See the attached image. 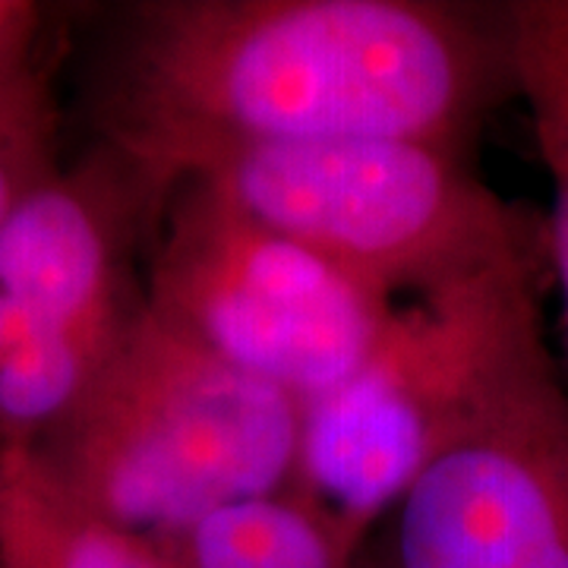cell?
I'll return each instance as SVG.
<instances>
[{
  "mask_svg": "<svg viewBox=\"0 0 568 568\" xmlns=\"http://www.w3.org/2000/svg\"><path fill=\"white\" fill-rule=\"evenodd\" d=\"M304 405L209 354L145 304L80 405L26 448L73 503L145 537L294 484Z\"/></svg>",
  "mask_w": 568,
  "mask_h": 568,
  "instance_id": "7a4b0ae2",
  "label": "cell"
},
{
  "mask_svg": "<svg viewBox=\"0 0 568 568\" xmlns=\"http://www.w3.org/2000/svg\"><path fill=\"white\" fill-rule=\"evenodd\" d=\"M515 80L528 102L534 140L552 186L547 246L562 287L568 332V0H515Z\"/></svg>",
  "mask_w": 568,
  "mask_h": 568,
  "instance_id": "30bf717a",
  "label": "cell"
},
{
  "mask_svg": "<svg viewBox=\"0 0 568 568\" xmlns=\"http://www.w3.org/2000/svg\"><path fill=\"white\" fill-rule=\"evenodd\" d=\"M29 332H32L29 320H26L20 310L0 294V357H7V354L20 345Z\"/></svg>",
  "mask_w": 568,
  "mask_h": 568,
  "instance_id": "5bb4252c",
  "label": "cell"
},
{
  "mask_svg": "<svg viewBox=\"0 0 568 568\" xmlns=\"http://www.w3.org/2000/svg\"><path fill=\"white\" fill-rule=\"evenodd\" d=\"M203 181L392 304L508 268H540L544 231L474 171L424 142H313L203 155Z\"/></svg>",
  "mask_w": 568,
  "mask_h": 568,
  "instance_id": "3957f363",
  "label": "cell"
},
{
  "mask_svg": "<svg viewBox=\"0 0 568 568\" xmlns=\"http://www.w3.org/2000/svg\"><path fill=\"white\" fill-rule=\"evenodd\" d=\"M142 304L304 407L364 364L398 306L203 181L178 183L164 209Z\"/></svg>",
  "mask_w": 568,
  "mask_h": 568,
  "instance_id": "5b68a950",
  "label": "cell"
},
{
  "mask_svg": "<svg viewBox=\"0 0 568 568\" xmlns=\"http://www.w3.org/2000/svg\"><path fill=\"white\" fill-rule=\"evenodd\" d=\"M540 332V268L398 304L364 364L304 407L291 489L369 537L499 366Z\"/></svg>",
  "mask_w": 568,
  "mask_h": 568,
  "instance_id": "277c9868",
  "label": "cell"
},
{
  "mask_svg": "<svg viewBox=\"0 0 568 568\" xmlns=\"http://www.w3.org/2000/svg\"><path fill=\"white\" fill-rule=\"evenodd\" d=\"M388 568H568V388L518 347L386 515Z\"/></svg>",
  "mask_w": 568,
  "mask_h": 568,
  "instance_id": "8992f818",
  "label": "cell"
},
{
  "mask_svg": "<svg viewBox=\"0 0 568 568\" xmlns=\"http://www.w3.org/2000/svg\"><path fill=\"white\" fill-rule=\"evenodd\" d=\"M518 95L508 3L149 0L121 17L102 140L171 181L224 149L424 142L470 155Z\"/></svg>",
  "mask_w": 568,
  "mask_h": 568,
  "instance_id": "6da1fadb",
  "label": "cell"
},
{
  "mask_svg": "<svg viewBox=\"0 0 568 568\" xmlns=\"http://www.w3.org/2000/svg\"><path fill=\"white\" fill-rule=\"evenodd\" d=\"M123 325L32 328L0 357V452L32 448L70 417Z\"/></svg>",
  "mask_w": 568,
  "mask_h": 568,
  "instance_id": "8fae6325",
  "label": "cell"
},
{
  "mask_svg": "<svg viewBox=\"0 0 568 568\" xmlns=\"http://www.w3.org/2000/svg\"><path fill=\"white\" fill-rule=\"evenodd\" d=\"M174 568H357L366 537L287 487L159 537Z\"/></svg>",
  "mask_w": 568,
  "mask_h": 568,
  "instance_id": "9c48e42d",
  "label": "cell"
},
{
  "mask_svg": "<svg viewBox=\"0 0 568 568\" xmlns=\"http://www.w3.org/2000/svg\"><path fill=\"white\" fill-rule=\"evenodd\" d=\"M0 568H174L159 537L73 503L26 448L0 452Z\"/></svg>",
  "mask_w": 568,
  "mask_h": 568,
  "instance_id": "ba28073f",
  "label": "cell"
},
{
  "mask_svg": "<svg viewBox=\"0 0 568 568\" xmlns=\"http://www.w3.org/2000/svg\"><path fill=\"white\" fill-rule=\"evenodd\" d=\"M58 126L61 111L39 54L0 70V227L58 171Z\"/></svg>",
  "mask_w": 568,
  "mask_h": 568,
  "instance_id": "7c38bea8",
  "label": "cell"
},
{
  "mask_svg": "<svg viewBox=\"0 0 568 568\" xmlns=\"http://www.w3.org/2000/svg\"><path fill=\"white\" fill-rule=\"evenodd\" d=\"M41 10L26 0H0V70L39 54Z\"/></svg>",
  "mask_w": 568,
  "mask_h": 568,
  "instance_id": "4fadbf2b",
  "label": "cell"
},
{
  "mask_svg": "<svg viewBox=\"0 0 568 568\" xmlns=\"http://www.w3.org/2000/svg\"><path fill=\"white\" fill-rule=\"evenodd\" d=\"M178 181L114 142L51 171L0 227V294L32 328H108L142 306L133 260Z\"/></svg>",
  "mask_w": 568,
  "mask_h": 568,
  "instance_id": "52a82bcc",
  "label": "cell"
}]
</instances>
